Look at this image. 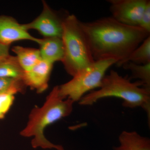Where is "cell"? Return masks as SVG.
Masks as SVG:
<instances>
[{"label": "cell", "mask_w": 150, "mask_h": 150, "mask_svg": "<svg viewBox=\"0 0 150 150\" xmlns=\"http://www.w3.org/2000/svg\"><path fill=\"white\" fill-rule=\"evenodd\" d=\"M80 24L95 61L123 62L150 35L139 26L123 24L111 16Z\"/></svg>", "instance_id": "6da1fadb"}, {"label": "cell", "mask_w": 150, "mask_h": 150, "mask_svg": "<svg viewBox=\"0 0 150 150\" xmlns=\"http://www.w3.org/2000/svg\"><path fill=\"white\" fill-rule=\"evenodd\" d=\"M74 102L71 99H64L59 94V86H56L46 97L41 106H35L28 115L26 125L20 132L24 138H32L31 146L33 149L64 150L62 145L50 142L45 137L47 127L72 112Z\"/></svg>", "instance_id": "7a4b0ae2"}, {"label": "cell", "mask_w": 150, "mask_h": 150, "mask_svg": "<svg viewBox=\"0 0 150 150\" xmlns=\"http://www.w3.org/2000/svg\"><path fill=\"white\" fill-rule=\"evenodd\" d=\"M115 97L123 100L125 107L142 108L150 123V89L145 88L142 82H132L113 70L105 75L99 88L90 92L79 101L81 105H91L104 98Z\"/></svg>", "instance_id": "3957f363"}, {"label": "cell", "mask_w": 150, "mask_h": 150, "mask_svg": "<svg viewBox=\"0 0 150 150\" xmlns=\"http://www.w3.org/2000/svg\"><path fill=\"white\" fill-rule=\"evenodd\" d=\"M62 38L64 48L62 63L70 76H74L95 62L80 21L74 15L64 18Z\"/></svg>", "instance_id": "277c9868"}, {"label": "cell", "mask_w": 150, "mask_h": 150, "mask_svg": "<svg viewBox=\"0 0 150 150\" xmlns=\"http://www.w3.org/2000/svg\"><path fill=\"white\" fill-rule=\"evenodd\" d=\"M117 63L113 59L95 61L71 80L59 86V94L64 99L79 101L87 93L99 88L107 70Z\"/></svg>", "instance_id": "5b68a950"}, {"label": "cell", "mask_w": 150, "mask_h": 150, "mask_svg": "<svg viewBox=\"0 0 150 150\" xmlns=\"http://www.w3.org/2000/svg\"><path fill=\"white\" fill-rule=\"evenodd\" d=\"M112 17L119 22L139 26L143 12L150 0H108Z\"/></svg>", "instance_id": "8992f818"}, {"label": "cell", "mask_w": 150, "mask_h": 150, "mask_svg": "<svg viewBox=\"0 0 150 150\" xmlns=\"http://www.w3.org/2000/svg\"><path fill=\"white\" fill-rule=\"evenodd\" d=\"M64 18H62L45 1L40 14L33 21L23 24L27 30H35L44 38H62Z\"/></svg>", "instance_id": "52a82bcc"}, {"label": "cell", "mask_w": 150, "mask_h": 150, "mask_svg": "<svg viewBox=\"0 0 150 150\" xmlns=\"http://www.w3.org/2000/svg\"><path fill=\"white\" fill-rule=\"evenodd\" d=\"M40 38L30 34L23 24L19 23L12 17L0 15V43L10 46L12 43L22 40L33 41L38 44Z\"/></svg>", "instance_id": "ba28073f"}, {"label": "cell", "mask_w": 150, "mask_h": 150, "mask_svg": "<svg viewBox=\"0 0 150 150\" xmlns=\"http://www.w3.org/2000/svg\"><path fill=\"white\" fill-rule=\"evenodd\" d=\"M53 67L50 63L40 61L30 71L24 72L22 80L25 85L38 93H43L48 88Z\"/></svg>", "instance_id": "9c48e42d"}, {"label": "cell", "mask_w": 150, "mask_h": 150, "mask_svg": "<svg viewBox=\"0 0 150 150\" xmlns=\"http://www.w3.org/2000/svg\"><path fill=\"white\" fill-rule=\"evenodd\" d=\"M38 44L42 60L53 65L56 62H62L64 48L62 38H43L40 39Z\"/></svg>", "instance_id": "30bf717a"}, {"label": "cell", "mask_w": 150, "mask_h": 150, "mask_svg": "<svg viewBox=\"0 0 150 150\" xmlns=\"http://www.w3.org/2000/svg\"><path fill=\"white\" fill-rule=\"evenodd\" d=\"M119 145L114 150H150L149 138L136 131H124L119 135Z\"/></svg>", "instance_id": "8fae6325"}, {"label": "cell", "mask_w": 150, "mask_h": 150, "mask_svg": "<svg viewBox=\"0 0 150 150\" xmlns=\"http://www.w3.org/2000/svg\"><path fill=\"white\" fill-rule=\"evenodd\" d=\"M12 51L24 72L30 71L42 60L39 49L18 46H14Z\"/></svg>", "instance_id": "7c38bea8"}, {"label": "cell", "mask_w": 150, "mask_h": 150, "mask_svg": "<svg viewBox=\"0 0 150 150\" xmlns=\"http://www.w3.org/2000/svg\"><path fill=\"white\" fill-rule=\"evenodd\" d=\"M24 74L16 56L9 55L0 60V78L22 80Z\"/></svg>", "instance_id": "4fadbf2b"}, {"label": "cell", "mask_w": 150, "mask_h": 150, "mask_svg": "<svg viewBox=\"0 0 150 150\" xmlns=\"http://www.w3.org/2000/svg\"><path fill=\"white\" fill-rule=\"evenodd\" d=\"M130 62L137 64H146L150 63V35L130 54L123 62L116 64L121 67L126 62Z\"/></svg>", "instance_id": "5bb4252c"}, {"label": "cell", "mask_w": 150, "mask_h": 150, "mask_svg": "<svg viewBox=\"0 0 150 150\" xmlns=\"http://www.w3.org/2000/svg\"><path fill=\"white\" fill-rule=\"evenodd\" d=\"M124 69L131 72V79H138L142 82L145 88L150 89V63L146 64H137L128 62L122 65Z\"/></svg>", "instance_id": "9a60e30c"}, {"label": "cell", "mask_w": 150, "mask_h": 150, "mask_svg": "<svg viewBox=\"0 0 150 150\" xmlns=\"http://www.w3.org/2000/svg\"><path fill=\"white\" fill-rule=\"evenodd\" d=\"M26 86L22 79L0 78V94L10 93L16 95L24 92Z\"/></svg>", "instance_id": "2e32d148"}, {"label": "cell", "mask_w": 150, "mask_h": 150, "mask_svg": "<svg viewBox=\"0 0 150 150\" xmlns=\"http://www.w3.org/2000/svg\"><path fill=\"white\" fill-rule=\"evenodd\" d=\"M15 96L10 93L0 94V118H4L13 104L15 100Z\"/></svg>", "instance_id": "e0dca14e"}, {"label": "cell", "mask_w": 150, "mask_h": 150, "mask_svg": "<svg viewBox=\"0 0 150 150\" xmlns=\"http://www.w3.org/2000/svg\"><path fill=\"white\" fill-rule=\"evenodd\" d=\"M139 27L150 33V1L143 12Z\"/></svg>", "instance_id": "ac0fdd59"}, {"label": "cell", "mask_w": 150, "mask_h": 150, "mask_svg": "<svg viewBox=\"0 0 150 150\" xmlns=\"http://www.w3.org/2000/svg\"><path fill=\"white\" fill-rule=\"evenodd\" d=\"M10 46L0 43V60L10 55Z\"/></svg>", "instance_id": "d6986e66"}, {"label": "cell", "mask_w": 150, "mask_h": 150, "mask_svg": "<svg viewBox=\"0 0 150 150\" xmlns=\"http://www.w3.org/2000/svg\"><path fill=\"white\" fill-rule=\"evenodd\" d=\"M0 119H1V118H0Z\"/></svg>", "instance_id": "ffe728a7"}]
</instances>
